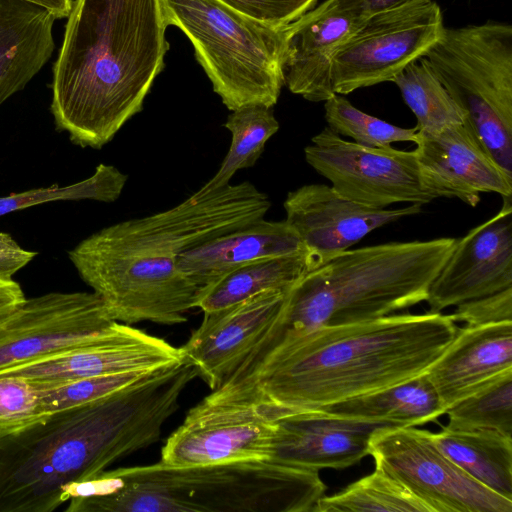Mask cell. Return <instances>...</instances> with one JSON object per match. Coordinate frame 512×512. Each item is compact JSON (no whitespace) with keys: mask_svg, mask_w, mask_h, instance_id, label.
I'll use <instances>...</instances> for the list:
<instances>
[{"mask_svg":"<svg viewBox=\"0 0 512 512\" xmlns=\"http://www.w3.org/2000/svg\"><path fill=\"white\" fill-rule=\"evenodd\" d=\"M223 126L231 133V145L218 171L199 190L209 192L230 184L234 174L255 165L266 142L279 130L273 107L246 105L233 110Z\"/></svg>","mask_w":512,"mask_h":512,"instance_id":"obj_27","label":"cell"},{"mask_svg":"<svg viewBox=\"0 0 512 512\" xmlns=\"http://www.w3.org/2000/svg\"><path fill=\"white\" fill-rule=\"evenodd\" d=\"M375 468L403 484L432 512H512V500L469 476L434 443L431 432L381 426L369 440Z\"/></svg>","mask_w":512,"mask_h":512,"instance_id":"obj_10","label":"cell"},{"mask_svg":"<svg viewBox=\"0 0 512 512\" xmlns=\"http://www.w3.org/2000/svg\"><path fill=\"white\" fill-rule=\"evenodd\" d=\"M436 446L469 476L512 500V437L493 430L431 432Z\"/></svg>","mask_w":512,"mask_h":512,"instance_id":"obj_26","label":"cell"},{"mask_svg":"<svg viewBox=\"0 0 512 512\" xmlns=\"http://www.w3.org/2000/svg\"><path fill=\"white\" fill-rule=\"evenodd\" d=\"M55 20L49 10L27 0H0V105L50 59Z\"/></svg>","mask_w":512,"mask_h":512,"instance_id":"obj_23","label":"cell"},{"mask_svg":"<svg viewBox=\"0 0 512 512\" xmlns=\"http://www.w3.org/2000/svg\"><path fill=\"white\" fill-rule=\"evenodd\" d=\"M49 10L56 19L67 18L72 8L73 0H27Z\"/></svg>","mask_w":512,"mask_h":512,"instance_id":"obj_39","label":"cell"},{"mask_svg":"<svg viewBox=\"0 0 512 512\" xmlns=\"http://www.w3.org/2000/svg\"><path fill=\"white\" fill-rule=\"evenodd\" d=\"M275 421L251 406L199 402L168 437L160 462L193 466L270 460Z\"/></svg>","mask_w":512,"mask_h":512,"instance_id":"obj_13","label":"cell"},{"mask_svg":"<svg viewBox=\"0 0 512 512\" xmlns=\"http://www.w3.org/2000/svg\"><path fill=\"white\" fill-rule=\"evenodd\" d=\"M418 0H364V3L370 14L380 12L386 9L395 8Z\"/></svg>","mask_w":512,"mask_h":512,"instance_id":"obj_40","label":"cell"},{"mask_svg":"<svg viewBox=\"0 0 512 512\" xmlns=\"http://www.w3.org/2000/svg\"><path fill=\"white\" fill-rule=\"evenodd\" d=\"M451 318L478 326L503 321H512V287L502 291L463 302L456 306Z\"/></svg>","mask_w":512,"mask_h":512,"instance_id":"obj_36","label":"cell"},{"mask_svg":"<svg viewBox=\"0 0 512 512\" xmlns=\"http://www.w3.org/2000/svg\"><path fill=\"white\" fill-rule=\"evenodd\" d=\"M442 11L433 0L413 1L370 14L336 50L330 64L334 94L392 81L441 37Z\"/></svg>","mask_w":512,"mask_h":512,"instance_id":"obj_9","label":"cell"},{"mask_svg":"<svg viewBox=\"0 0 512 512\" xmlns=\"http://www.w3.org/2000/svg\"><path fill=\"white\" fill-rule=\"evenodd\" d=\"M432 512L403 484L380 469L349 484L340 492L322 496L312 512Z\"/></svg>","mask_w":512,"mask_h":512,"instance_id":"obj_29","label":"cell"},{"mask_svg":"<svg viewBox=\"0 0 512 512\" xmlns=\"http://www.w3.org/2000/svg\"><path fill=\"white\" fill-rule=\"evenodd\" d=\"M392 82L415 115L418 131H438L465 121L463 113L424 57L406 66Z\"/></svg>","mask_w":512,"mask_h":512,"instance_id":"obj_28","label":"cell"},{"mask_svg":"<svg viewBox=\"0 0 512 512\" xmlns=\"http://www.w3.org/2000/svg\"><path fill=\"white\" fill-rule=\"evenodd\" d=\"M510 368L512 321H503L459 328L425 374L447 410Z\"/></svg>","mask_w":512,"mask_h":512,"instance_id":"obj_21","label":"cell"},{"mask_svg":"<svg viewBox=\"0 0 512 512\" xmlns=\"http://www.w3.org/2000/svg\"><path fill=\"white\" fill-rule=\"evenodd\" d=\"M413 150L424 188L434 198H457L475 207L481 193L512 196V175L491 156L464 121L416 132Z\"/></svg>","mask_w":512,"mask_h":512,"instance_id":"obj_15","label":"cell"},{"mask_svg":"<svg viewBox=\"0 0 512 512\" xmlns=\"http://www.w3.org/2000/svg\"><path fill=\"white\" fill-rule=\"evenodd\" d=\"M321 265L309 250L264 258L241 266L201 292L197 308L213 311L269 290L288 291L297 281Z\"/></svg>","mask_w":512,"mask_h":512,"instance_id":"obj_25","label":"cell"},{"mask_svg":"<svg viewBox=\"0 0 512 512\" xmlns=\"http://www.w3.org/2000/svg\"><path fill=\"white\" fill-rule=\"evenodd\" d=\"M162 0H74L53 65L58 131L101 149L139 113L169 49Z\"/></svg>","mask_w":512,"mask_h":512,"instance_id":"obj_4","label":"cell"},{"mask_svg":"<svg viewBox=\"0 0 512 512\" xmlns=\"http://www.w3.org/2000/svg\"><path fill=\"white\" fill-rule=\"evenodd\" d=\"M270 461L320 470L350 467L369 455V440L381 423L352 419L321 409L275 420Z\"/></svg>","mask_w":512,"mask_h":512,"instance_id":"obj_20","label":"cell"},{"mask_svg":"<svg viewBox=\"0 0 512 512\" xmlns=\"http://www.w3.org/2000/svg\"><path fill=\"white\" fill-rule=\"evenodd\" d=\"M25 299L16 281L0 279V320L13 312Z\"/></svg>","mask_w":512,"mask_h":512,"instance_id":"obj_38","label":"cell"},{"mask_svg":"<svg viewBox=\"0 0 512 512\" xmlns=\"http://www.w3.org/2000/svg\"><path fill=\"white\" fill-rule=\"evenodd\" d=\"M197 377L182 360L105 397L0 435V512H52L66 489L156 443Z\"/></svg>","mask_w":512,"mask_h":512,"instance_id":"obj_2","label":"cell"},{"mask_svg":"<svg viewBox=\"0 0 512 512\" xmlns=\"http://www.w3.org/2000/svg\"><path fill=\"white\" fill-rule=\"evenodd\" d=\"M494 160L512 175V26L444 28L423 56Z\"/></svg>","mask_w":512,"mask_h":512,"instance_id":"obj_8","label":"cell"},{"mask_svg":"<svg viewBox=\"0 0 512 512\" xmlns=\"http://www.w3.org/2000/svg\"><path fill=\"white\" fill-rule=\"evenodd\" d=\"M458 329L450 314L430 311L320 325L284 339L243 380L203 401L251 406L272 421L321 409L425 373Z\"/></svg>","mask_w":512,"mask_h":512,"instance_id":"obj_1","label":"cell"},{"mask_svg":"<svg viewBox=\"0 0 512 512\" xmlns=\"http://www.w3.org/2000/svg\"><path fill=\"white\" fill-rule=\"evenodd\" d=\"M321 410L396 427H415L436 421L446 411L425 373Z\"/></svg>","mask_w":512,"mask_h":512,"instance_id":"obj_24","label":"cell"},{"mask_svg":"<svg viewBox=\"0 0 512 512\" xmlns=\"http://www.w3.org/2000/svg\"><path fill=\"white\" fill-rule=\"evenodd\" d=\"M162 5L166 24L191 41L214 92L229 110L277 103L284 86V29L220 0H162Z\"/></svg>","mask_w":512,"mask_h":512,"instance_id":"obj_7","label":"cell"},{"mask_svg":"<svg viewBox=\"0 0 512 512\" xmlns=\"http://www.w3.org/2000/svg\"><path fill=\"white\" fill-rule=\"evenodd\" d=\"M43 416L38 389L20 377H0V435L21 429Z\"/></svg>","mask_w":512,"mask_h":512,"instance_id":"obj_34","label":"cell"},{"mask_svg":"<svg viewBox=\"0 0 512 512\" xmlns=\"http://www.w3.org/2000/svg\"><path fill=\"white\" fill-rule=\"evenodd\" d=\"M302 250L306 247L285 220L261 218L186 249L176 265L202 292L241 266Z\"/></svg>","mask_w":512,"mask_h":512,"instance_id":"obj_22","label":"cell"},{"mask_svg":"<svg viewBox=\"0 0 512 512\" xmlns=\"http://www.w3.org/2000/svg\"><path fill=\"white\" fill-rule=\"evenodd\" d=\"M152 372L154 371H132L95 376L40 389L43 414L47 415L105 397Z\"/></svg>","mask_w":512,"mask_h":512,"instance_id":"obj_33","label":"cell"},{"mask_svg":"<svg viewBox=\"0 0 512 512\" xmlns=\"http://www.w3.org/2000/svg\"><path fill=\"white\" fill-rule=\"evenodd\" d=\"M270 207L268 195L248 181L198 190L165 211L93 233L68 256L114 321L180 324L201 290L177 268L179 254L264 218Z\"/></svg>","mask_w":512,"mask_h":512,"instance_id":"obj_3","label":"cell"},{"mask_svg":"<svg viewBox=\"0 0 512 512\" xmlns=\"http://www.w3.org/2000/svg\"><path fill=\"white\" fill-rule=\"evenodd\" d=\"M286 292L264 291L204 312L200 325L180 348L211 391L222 385L273 323Z\"/></svg>","mask_w":512,"mask_h":512,"instance_id":"obj_19","label":"cell"},{"mask_svg":"<svg viewBox=\"0 0 512 512\" xmlns=\"http://www.w3.org/2000/svg\"><path fill=\"white\" fill-rule=\"evenodd\" d=\"M512 287V201L503 197L501 209L472 228L456 244L432 281L430 312Z\"/></svg>","mask_w":512,"mask_h":512,"instance_id":"obj_16","label":"cell"},{"mask_svg":"<svg viewBox=\"0 0 512 512\" xmlns=\"http://www.w3.org/2000/svg\"><path fill=\"white\" fill-rule=\"evenodd\" d=\"M319 470L252 460L105 470L70 485L66 512H312Z\"/></svg>","mask_w":512,"mask_h":512,"instance_id":"obj_6","label":"cell"},{"mask_svg":"<svg viewBox=\"0 0 512 512\" xmlns=\"http://www.w3.org/2000/svg\"><path fill=\"white\" fill-rule=\"evenodd\" d=\"M127 175L113 165L101 163L88 178L60 187L53 185L0 197V216L39 204L61 200L116 201L127 182Z\"/></svg>","mask_w":512,"mask_h":512,"instance_id":"obj_31","label":"cell"},{"mask_svg":"<svg viewBox=\"0 0 512 512\" xmlns=\"http://www.w3.org/2000/svg\"><path fill=\"white\" fill-rule=\"evenodd\" d=\"M457 239L389 242L348 249L314 268L285 295L282 308L229 376L246 377L284 339L320 325L389 315L426 301Z\"/></svg>","mask_w":512,"mask_h":512,"instance_id":"obj_5","label":"cell"},{"mask_svg":"<svg viewBox=\"0 0 512 512\" xmlns=\"http://www.w3.org/2000/svg\"><path fill=\"white\" fill-rule=\"evenodd\" d=\"M116 323L94 292L26 298L0 320V371L92 343Z\"/></svg>","mask_w":512,"mask_h":512,"instance_id":"obj_12","label":"cell"},{"mask_svg":"<svg viewBox=\"0 0 512 512\" xmlns=\"http://www.w3.org/2000/svg\"><path fill=\"white\" fill-rule=\"evenodd\" d=\"M369 15L364 0H325L285 27L282 73L289 91L312 102L332 97L331 59Z\"/></svg>","mask_w":512,"mask_h":512,"instance_id":"obj_17","label":"cell"},{"mask_svg":"<svg viewBox=\"0 0 512 512\" xmlns=\"http://www.w3.org/2000/svg\"><path fill=\"white\" fill-rule=\"evenodd\" d=\"M447 428L493 430L512 437V368L449 407Z\"/></svg>","mask_w":512,"mask_h":512,"instance_id":"obj_30","label":"cell"},{"mask_svg":"<svg viewBox=\"0 0 512 512\" xmlns=\"http://www.w3.org/2000/svg\"><path fill=\"white\" fill-rule=\"evenodd\" d=\"M304 156L338 194L358 204L385 209L435 200L422 184L413 150L364 146L326 127L312 137Z\"/></svg>","mask_w":512,"mask_h":512,"instance_id":"obj_11","label":"cell"},{"mask_svg":"<svg viewBox=\"0 0 512 512\" xmlns=\"http://www.w3.org/2000/svg\"><path fill=\"white\" fill-rule=\"evenodd\" d=\"M285 221L321 265L348 250L371 231L421 212L422 205L375 209L353 202L325 184H308L288 193Z\"/></svg>","mask_w":512,"mask_h":512,"instance_id":"obj_18","label":"cell"},{"mask_svg":"<svg viewBox=\"0 0 512 512\" xmlns=\"http://www.w3.org/2000/svg\"><path fill=\"white\" fill-rule=\"evenodd\" d=\"M36 255L37 252L20 247L10 234L0 232V279H12Z\"/></svg>","mask_w":512,"mask_h":512,"instance_id":"obj_37","label":"cell"},{"mask_svg":"<svg viewBox=\"0 0 512 512\" xmlns=\"http://www.w3.org/2000/svg\"><path fill=\"white\" fill-rule=\"evenodd\" d=\"M183 359L180 347L117 322L92 343L2 370L0 377H20L40 390L95 376L155 371Z\"/></svg>","mask_w":512,"mask_h":512,"instance_id":"obj_14","label":"cell"},{"mask_svg":"<svg viewBox=\"0 0 512 512\" xmlns=\"http://www.w3.org/2000/svg\"><path fill=\"white\" fill-rule=\"evenodd\" d=\"M264 24L284 29L313 9L319 0H220Z\"/></svg>","mask_w":512,"mask_h":512,"instance_id":"obj_35","label":"cell"},{"mask_svg":"<svg viewBox=\"0 0 512 512\" xmlns=\"http://www.w3.org/2000/svg\"><path fill=\"white\" fill-rule=\"evenodd\" d=\"M328 128L340 136L369 147H385L396 142H413L417 127L402 128L356 108L344 95L334 94L324 101Z\"/></svg>","mask_w":512,"mask_h":512,"instance_id":"obj_32","label":"cell"}]
</instances>
